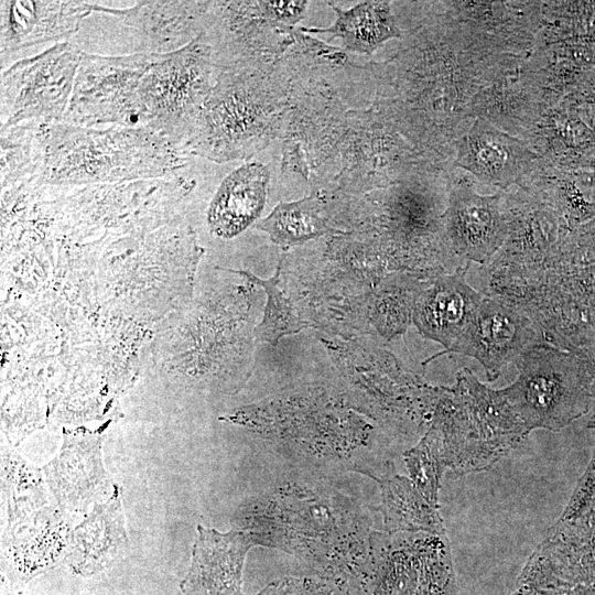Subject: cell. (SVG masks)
I'll list each match as a JSON object with an SVG mask.
<instances>
[{"mask_svg": "<svg viewBox=\"0 0 595 595\" xmlns=\"http://www.w3.org/2000/svg\"><path fill=\"white\" fill-rule=\"evenodd\" d=\"M235 529L257 545L291 553L324 575L353 581L370 548L367 516L349 497L326 485L289 483L242 505Z\"/></svg>", "mask_w": 595, "mask_h": 595, "instance_id": "6da1fadb", "label": "cell"}, {"mask_svg": "<svg viewBox=\"0 0 595 595\" xmlns=\"http://www.w3.org/2000/svg\"><path fill=\"white\" fill-rule=\"evenodd\" d=\"M190 153L149 127L87 128L48 123L45 185L75 187L169 176L184 169Z\"/></svg>", "mask_w": 595, "mask_h": 595, "instance_id": "7a4b0ae2", "label": "cell"}, {"mask_svg": "<svg viewBox=\"0 0 595 595\" xmlns=\"http://www.w3.org/2000/svg\"><path fill=\"white\" fill-rule=\"evenodd\" d=\"M286 73V65L215 69L188 153L225 163L248 159L267 147L290 111L292 84Z\"/></svg>", "mask_w": 595, "mask_h": 595, "instance_id": "3957f363", "label": "cell"}, {"mask_svg": "<svg viewBox=\"0 0 595 595\" xmlns=\"http://www.w3.org/2000/svg\"><path fill=\"white\" fill-rule=\"evenodd\" d=\"M304 454L312 462L331 463L372 479L392 463L371 455L372 426L361 414L325 394H290L242 407L225 416Z\"/></svg>", "mask_w": 595, "mask_h": 595, "instance_id": "277c9868", "label": "cell"}, {"mask_svg": "<svg viewBox=\"0 0 595 595\" xmlns=\"http://www.w3.org/2000/svg\"><path fill=\"white\" fill-rule=\"evenodd\" d=\"M433 419L446 466L458 476L490 468L531 432L504 389L488 388L468 368L443 386Z\"/></svg>", "mask_w": 595, "mask_h": 595, "instance_id": "5b68a950", "label": "cell"}, {"mask_svg": "<svg viewBox=\"0 0 595 595\" xmlns=\"http://www.w3.org/2000/svg\"><path fill=\"white\" fill-rule=\"evenodd\" d=\"M214 83L213 51L203 33L177 51L156 54L139 85L143 125L187 151Z\"/></svg>", "mask_w": 595, "mask_h": 595, "instance_id": "8992f818", "label": "cell"}, {"mask_svg": "<svg viewBox=\"0 0 595 595\" xmlns=\"http://www.w3.org/2000/svg\"><path fill=\"white\" fill-rule=\"evenodd\" d=\"M366 415L404 425L431 423L441 386L411 374L389 351L355 342L322 338Z\"/></svg>", "mask_w": 595, "mask_h": 595, "instance_id": "52a82bcc", "label": "cell"}, {"mask_svg": "<svg viewBox=\"0 0 595 595\" xmlns=\"http://www.w3.org/2000/svg\"><path fill=\"white\" fill-rule=\"evenodd\" d=\"M515 365L518 377L504 391L530 431H559L588 411L594 398L591 377L574 350L537 343Z\"/></svg>", "mask_w": 595, "mask_h": 595, "instance_id": "ba28073f", "label": "cell"}, {"mask_svg": "<svg viewBox=\"0 0 595 595\" xmlns=\"http://www.w3.org/2000/svg\"><path fill=\"white\" fill-rule=\"evenodd\" d=\"M353 586L358 595H456L446 536L372 532Z\"/></svg>", "mask_w": 595, "mask_h": 595, "instance_id": "9c48e42d", "label": "cell"}, {"mask_svg": "<svg viewBox=\"0 0 595 595\" xmlns=\"http://www.w3.org/2000/svg\"><path fill=\"white\" fill-rule=\"evenodd\" d=\"M155 55H101L82 51L62 122L87 128L145 127L139 85Z\"/></svg>", "mask_w": 595, "mask_h": 595, "instance_id": "30bf717a", "label": "cell"}, {"mask_svg": "<svg viewBox=\"0 0 595 595\" xmlns=\"http://www.w3.org/2000/svg\"><path fill=\"white\" fill-rule=\"evenodd\" d=\"M82 50L72 41L17 61L1 74V129L25 122L62 121L69 104Z\"/></svg>", "mask_w": 595, "mask_h": 595, "instance_id": "8fae6325", "label": "cell"}, {"mask_svg": "<svg viewBox=\"0 0 595 595\" xmlns=\"http://www.w3.org/2000/svg\"><path fill=\"white\" fill-rule=\"evenodd\" d=\"M542 342H549L544 332L524 312L486 295L465 331L444 354L475 358L484 367L487 380L493 382L528 347Z\"/></svg>", "mask_w": 595, "mask_h": 595, "instance_id": "7c38bea8", "label": "cell"}, {"mask_svg": "<svg viewBox=\"0 0 595 595\" xmlns=\"http://www.w3.org/2000/svg\"><path fill=\"white\" fill-rule=\"evenodd\" d=\"M104 428L64 429L63 445L43 467L58 509L66 515L85 512L115 490L101 457Z\"/></svg>", "mask_w": 595, "mask_h": 595, "instance_id": "4fadbf2b", "label": "cell"}, {"mask_svg": "<svg viewBox=\"0 0 595 595\" xmlns=\"http://www.w3.org/2000/svg\"><path fill=\"white\" fill-rule=\"evenodd\" d=\"M209 1H141L129 8L89 3L91 12L107 14L125 30L130 54H167L205 30Z\"/></svg>", "mask_w": 595, "mask_h": 595, "instance_id": "5bb4252c", "label": "cell"}, {"mask_svg": "<svg viewBox=\"0 0 595 595\" xmlns=\"http://www.w3.org/2000/svg\"><path fill=\"white\" fill-rule=\"evenodd\" d=\"M442 228L450 251L468 263L490 261L510 235L500 194L480 195L465 185L451 190Z\"/></svg>", "mask_w": 595, "mask_h": 595, "instance_id": "9a60e30c", "label": "cell"}, {"mask_svg": "<svg viewBox=\"0 0 595 595\" xmlns=\"http://www.w3.org/2000/svg\"><path fill=\"white\" fill-rule=\"evenodd\" d=\"M90 14L84 1H1V66L21 50L71 41Z\"/></svg>", "mask_w": 595, "mask_h": 595, "instance_id": "2e32d148", "label": "cell"}, {"mask_svg": "<svg viewBox=\"0 0 595 595\" xmlns=\"http://www.w3.org/2000/svg\"><path fill=\"white\" fill-rule=\"evenodd\" d=\"M469 263L453 272L432 275L416 299L412 322L426 338L443 346V350L424 361V365L447 351L473 318L485 294L472 288L465 274Z\"/></svg>", "mask_w": 595, "mask_h": 595, "instance_id": "e0dca14e", "label": "cell"}, {"mask_svg": "<svg viewBox=\"0 0 595 595\" xmlns=\"http://www.w3.org/2000/svg\"><path fill=\"white\" fill-rule=\"evenodd\" d=\"M455 164L480 182L505 190L528 180L537 154L522 140L478 118L458 141Z\"/></svg>", "mask_w": 595, "mask_h": 595, "instance_id": "ac0fdd59", "label": "cell"}, {"mask_svg": "<svg viewBox=\"0 0 595 595\" xmlns=\"http://www.w3.org/2000/svg\"><path fill=\"white\" fill-rule=\"evenodd\" d=\"M191 566L180 584L183 595H244L241 575L248 551L257 545L255 536L232 528L219 532L197 526Z\"/></svg>", "mask_w": 595, "mask_h": 595, "instance_id": "d6986e66", "label": "cell"}, {"mask_svg": "<svg viewBox=\"0 0 595 595\" xmlns=\"http://www.w3.org/2000/svg\"><path fill=\"white\" fill-rule=\"evenodd\" d=\"M127 533L120 488L94 506L68 534L65 556L74 573L90 576L105 569L126 544Z\"/></svg>", "mask_w": 595, "mask_h": 595, "instance_id": "ffe728a7", "label": "cell"}, {"mask_svg": "<svg viewBox=\"0 0 595 595\" xmlns=\"http://www.w3.org/2000/svg\"><path fill=\"white\" fill-rule=\"evenodd\" d=\"M269 171L259 162L246 163L220 184L208 212L212 230L221 237H232L251 225L266 203Z\"/></svg>", "mask_w": 595, "mask_h": 595, "instance_id": "44dd1931", "label": "cell"}, {"mask_svg": "<svg viewBox=\"0 0 595 595\" xmlns=\"http://www.w3.org/2000/svg\"><path fill=\"white\" fill-rule=\"evenodd\" d=\"M336 19L328 28H301L307 33H326L339 37L346 51L372 55L391 39L401 37V30L389 1H364L347 10L332 6Z\"/></svg>", "mask_w": 595, "mask_h": 595, "instance_id": "7402d4cb", "label": "cell"}, {"mask_svg": "<svg viewBox=\"0 0 595 595\" xmlns=\"http://www.w3.org/2000/svg\"><path fill=\"white\" fill-rule=\"evenodd\" d=\"M375 480L381 490L380 511L387 533L445 534L439 509L428 502L411 479L397 474L394 466Z\"/></svg>", "mask_w": 595, "mask_h": 595, "instance_id": "603a6c76", "label": "cell"}, {"mask_svg": "<svg viewBox=\"0 0 595 595\" xmlns=\"http://www.w3.org/2000/svg\"><path fill=\"white\" fill-rule=\"evenodd\" d=\"M47 125L25 121L1 129L2 190L30 180L42 182Z\"/></svg>", "mask_w": 595, "mask_h": 595, "instance_id": "cb8c5ba5", "label": "cell"}, {"mask_svg": "<svg viewBox=\"0 0 595 595\" xmlns=\"http://www.w3.org/2000/svg\"><path fill=\"white\" fill-rule=\"evenodd\" d=\"M256 227L282 247L300 245L328 232H339L329 224L323 199L314 194L278 204Z\"/></svg>", "mask_w": 595, "mask_h": 595, "instance_id": "d4e9b609", "label": "cell"}, {"mask_svg": "<svg viewBox=\"0 0 595 595\" xmlns=\"http://www.w3.org/2000/svg\"><path fill=\"white\" fill-rule=\"evenodd\" d=\"M227 270L260 285L267 294L268 302L263 318L255 328V335L260 342L277 345L282 337L299 333L312 325L302 314L296 302L282 286L280 281L281 263L278 264L275 273L269 279H260L247 270Z\"/></svg>", "mask_w": 595, "mask_h": 595, "instance_id": "484cf974", "label": "cell"}, {"mask_svg": "<svg viewBox=\"0 0 595 595\" xmlns=\"http://www.w3.org/2000/svg\"><path fill=\"white\" fill-rule=\"evenodd\" d=\"M424 282L409 277H393L377 291L372 318L379 333L390 339L405 332Z\"/></svg>", "mask_w": 595, "mask_h": 595, "instance_id": "4316f807", "label": "cell"}, {"mask_svg": "<svg viewBox=\"0 0 595 595\" xmlns=\"http://www.w3.org/2000/svg\"><path fill=\"white\" fill-rule=\"evenodd\" d=\"M388 208L393 230L407 239L431 234L442 225V216H437L434 203L419 185H397Z\"/></svg>", "mask_w": 595, "mask_h": 595, "instance_id": "83f0119b", "label": "cell"}, {"mask_svg": "<svg viewBox=\"0 0 595 595\" xmlns=\"http://www.w3.org/2000/svg\"><path fill=\"white\" fill-rule=\"evenodd\" d=\"M403 458L414 486L429 504L439 509L440 482L447 467L439 428L431 422L423 437L404 452Z\"/></svg>", "mask_w": 595, "mask_h": 595, "instance_id": "f1b7e54d", "label": "cell"}, {"mask_svg": "<svg viewBox=\"0 0 595 595\" xmlns=\"http://www.w3.org/2000/svg\"><path fill=\"white\" fill-rule=\"evenodd\" d=\"M255 595H349L337 585L311 578L274 581Z\"/></svg>", "mask_w": 595, "mask_h": 595, "instance_id": "f546056e", "label": "cell"}, {"mask_svg": "<svg viewBox=\"0 0 595 595\" xmlns=\"http://www.w3.org/2000/svg\"><path fill=\"white\" fill-rule=\"evenodd\" d=\"M267 15L274 23L291 28L303 19L307 1H262Z\"/></svg>", "mask_w": 595, "mask_h": 595, "instance_id": "4dcf8cb0", "label": "cell"}, {"mask_svg": "<svg viewBox=\"0 0 595 595\" xmlns=\"http://www.w3.org/2000/svg\"><path fill=\"white\" fill-rule=\"evenodd\" d=\"M516 595H595V586L576 585L574 587L558 592H545L531 588H523Z\"/></svg>", "mask_w": 595, "mask_h": 595, "instance_id": "1f68e13d", "label": "cell"}]
</instances>
